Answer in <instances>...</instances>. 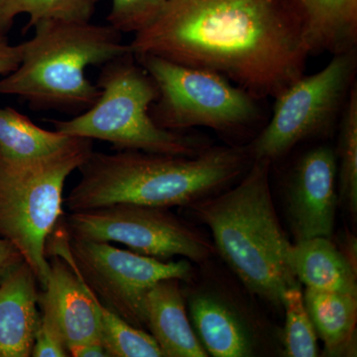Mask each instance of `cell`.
I'll return each instance as SVG.
<instances>
[{"label":"cell","mask_w":357,"mask_h":357,"mask_svg":"<svg viewBox=\"0 0 357 357\" xmlns=\"http://www.w3.org/2000/svg\"><path fill=\"white\" fill-rule=\"evenodd\" d=\"M129 47L217 73L259 100L304 76L311 56L288 0H166Z\"/></svg>","instance_id":"obj_1"},{"label":"cell","mask_w":357,"mask_h":357,"mask_svg":"<svg viewBox=\"0 0 357 357\" xmlns=\"http://www.w3.org/2000/svg\"><path fill=\"white\" fill-rule=\"evenodd\" d=\"M252 163L246 145L211 146L196 156L91 152L64 204L70 213L115 204L185 206L236 184Z\"/></svg>","instance_id":"obj_2"},{"label":"cell","mask_w":357,"mask_h":357,"mask_svg":"<svg viewBox=\"0 0 357 357\" xmlns=\"http://www.w3.org/2000/svg\"><path fill=\"white\" fill-rule=\"evenodd\" d=\"M267 160H253L232 188L185 206L211 229L215 252L249 292L282 307L288 289L300 286L288 264L292 243L282 227L270 189Z\"/></svg>","instance_id":"obj_3"},{"label":"cell","mask_w":357,"mask_h":357,"mask_svg":"<svg viewBox=\"0 0 357 357\" xmlns=\"http://www.w3.org/2000/svg\"><path fill=\"white\" fill-rule=\"evenodd\" d=\"M33 29L34 36L18 45L17 69L0 79V95L20 96L33 110L86 112L100 95L86 68L131 51L110 25L47 20Z\"/></svg>","instance_id":"obj_4"},{"label":"cell","mask_w":357,"mask_h":357,"mask_svg":"<svg viewBox=\"0 0 357 357\" xmlns=\"http://www.w3.org/2000/svg\"><path fill=\"white\" fill-rule=\"evenodd\" d=\"M95 105L69 121L51 119L55 130L112 145L115 151L196 156L211 146L208 138L167 130L150 114L158 89L132 51L102 66Z\"/></svg>","instance_id":"obj_5"},{"label":"cell","mask_w":357,"mask_h":357,"mask_svg":"<svg viewBox=\"0 0 357 357\" xmlns=\"http://www.w3.org/2000/svg\"><path fill=\"white\" fill-rule=\"evenodd\" d=\"M93 151V140L75 137L40 158L0 155V237L20 251L43 289L51 270L46 244L62 215L66 181Z\"/></svg>","instance_id":"obj_6"},{"label":"cell","mask_w":357,"mask_h":357,"mask_svg":"<svg viewBox=\"0 0 357 357\" xmlns=\"http://www.w3.org/2000/svg\"><path fill=\"white\" fill-rule=\"evenodd\" d=\"M134 57L158 89L150 114L160 128L177 132L206 128L236 135L261 121L260 100L222 75L150 54Z\"/></svg>","instance_id":"obj_7"},{"label":"cell","mask_w":357,"mask_h":357,"mask_svg":"<svg viewBox=\"0 0 357 357\" xmlns=\"http://www.w3.org/2000/svg\"><path fill=\"white\" fill-rule=\"evenodd\" d=\"M356 48L333 54L323 70L302 76L274 98L271 119L248 147L253 160L273 164L296 145L328 135L356 84Z\"/></svg>","instance_id":"obj_8"},{"label":"cell","mask_w":357,"mask_h":357,"mask_svg":"<svg viewBox=\"0 0 357 357\" xmlns=\"http://www.w3.org/2000/svg\"><path fill=\"white\" fill-rule=\"evenodd\" d=\"M46 255L64 258L98 301L135 328L146 330L144 303L148 290L164 279L190 281V260L162 261L110 243L70 238L65 227Z\"/></svg>","instance_id":"obj_9"},{"label":"cell","mask_w":357,"mask_h":357,"mask_svg":"<svg viewBox=\"0 0 357 357\" xmlns=\"http://www.w3.org/2000/svg\"><path fill=\"white\" fill-rule=\"evenodd\" d=\"M64 227L70 238L121 243L162 261L182 257L204 264L217 253L210 237L194 223L158 206L115 204L70 213Z\"/></svg>","instance_id":"obj_10"},{"label":"cell","mask_w":357,"mask_h":357,"mask_svg":"<svg viewBox=\"0 0 357 357\" xmlns=\"http://www.w3.org/2000/svg\"><path fill=\"white\" fill-rule=\"evenodd\" d=\"M286 197L296 241L332 237L338 202L335 150L319 145L303 155L291 173Z\"/></svg>","instance_id":"obj_11"},{"label":"cell","mask_w":357,"mask_h":357,"mask_svg":"<svg viewBox=\"0 0 357 357\" xmlns=\"http://www.w3.org/2000/svg\"><path fill=\"white\" fill-rule=\"evenodd\" d=\"M50 266L39 306L55 319L68 351L88 342H102L100 301L64 258L52 255Z\"/></svg>","instance_id":"obj_12"},{"label":"cell","mask_w":357,"mask_h":357,"mask_svg":"<svg viewBox=\"0 0 357 357\" xmlns=\"http://www.w3.org/2000/svg\"><path fill=\"white\" fill-rule=\"evenodd\" d=\"M190 319L199 342L215 357H249L257 354L255 331L241 311L220 294L199 290L190 296Z\"/></svg>","instance_id":"obj_13"},{"label":"cell","mask_w":357,"mask_h":357,"mask_svg":"<svg viewBox=\"0 0 357 357\" xmlns=\"http://www.w3.org/2000/svg\"><path fill=\"white\" fill-rule=\"evenodd\" d=\"M37 281L24 260L0 280V357L31 356L41 319Z\"/></svg>","instance_id":"obj_14"},{"label":"cell","mask_w":357,"mask_h":357,"mask_svg":"<svg viewBox=\"0 0 357 357\" xmlns=\"http://www.w3.org/2000/svg\"><path fill=\"white\" fill-rule=\"evenodd\" d=\"M180 282L176 278L164 279L148 290L144 303L146 328L163 357L210 356L188 317Z\"/></svg>","instance_id":"obj_15"},{"label":"cell","mask_w":357,"mask_h":357,"mask_svg":"<svg viewBox=\"0 0 357 357\" xmlns=\"http://www.w3.org/2000/svg\"><path fill=\"white\" fill-rule=\"evenodd\" d=\"M304 26L310 55L357 46V0H288Z\"/></svg>","instance_id":"obj_16"},{"label":"cell","mask_w":357,"mask_h":357,"mask_svg":"<svg viewBox=\"0 0 357 357\" xmlns=\"http://www.w3.org/2000/svg\"><path fill=\"white\" fill-rule=\"evenodd\" d=\"M288 264L298 282L307 289L357 296V272L331 237H312L292 243Z\"/></svg>","instance_id":"obj_17"},{"label":"cell","mask_w":357,"mask_h":357,"mask_svg":"<svg viewBox=\"0 0 357 357\" xmlns=\"http://www.w3.org/2000/svg\"><path fill=\"white\" fill-rule=\"evenodd\" d=\"M305 305L326 356L354 352L357 296L328 291L305 290Z\"/></svg>","instance_id":"obj_18"},{"label":"cell","mask_w":357,"mask_h":357,"mask_svg":"<svg viewBox=\"0 0 357 357\" xmlns=\"http://www.w3.org/2000/svg\"><path fill=\"white\" fill-rule=\"evenodd\" d=\"M74 136L40 128L11 107L0 109V155L10 160H31L55 153Z\"/></svg>","instance_id":"obj_19"},{"label":"cell","mask_w":357,"mask_h":357,"mask_svg":"<svg viewBox=\"0 0 357 357\" xmlns=\"http://www.w3.org/2000/svg\"><path fill=\"white\" fill-rule=\"evenodd\" d=\"M98 0H0V32L6 34L14 20L27 14L29 21L22 33L47 20L89 22L95 14Z\"/></svg>","instance_id":"obj_20"},{"label":"cell","mask_w":357,"mask_h":357,"mask_svg":"<svg viewBox=\"0 0 357 357\" xmlns=\"http://www.w3.org/2000/svg\"><path fill=\"white\" fill-rule=\"evenodd\" d=\"M338 201L352 217L357 213V84L340 119L337 150Z\"/></svg>","instance_id":"obj_21"},{"label":"cell","mask_w":357,"mask_h":357,"mask_svg":"<svg viewBox=\"0 0 357 357\" xmlns=\"http://www.w3.org/2000/svg\"><path fill=\"white\" fill-rule=\"evenodd\" d=\"M100 312L102 342L109 357H163L156 340L146 331L130 325L100 302Z\"/></svg>","instance_id":"obj_22"},{"label":"cell","mask_w":357,"mask_h":357,"mask_svg":"<svg viewBox=\"0 0 357 357\" xmlns=\"http://www.w3.org/2000/svg\"><path fill=\"white\" fill-rule=\"evenodd\" d=\"M285 310L283 344L288 357L318 356V335L305 305L300 286L288 289L283 295Z\"/></svg>","instance_id":"obj_23"},{"label":"cell","mask_w":357,"mask_h":357,"mask_svg":"<svg viewBox=\"0 0 357 357\" xmlns=\"http://www.w3.org/2000/svg\"><path fill=\"white\" fill-rule=\"evenodd\" d=\"M165 3L166 0H112L107 22L121 34H135L158 17Z\"/></svg>","instance_id":"obj_24"},{"label":"cell","mask_w":357,"mask_h":357,"mask_svg":"<svg viewBox=\"0 0 357 357\" xmlns=\"http://www.w3.org/2000/svg\"><path fill=\"white\" fill-rule=\"evenodd\" d=\"M34 357H68L62 333L49 312L42 311L31 352Z\"/></svg>","instance_id":"obj_25"},{"label":"cell","mask_w":357,"mask_h":357,"mask_svg":"<svg viewBox=\"0 0 357 357\" xmlns=\"http://www.w3.org/2000/svg\"><path fill=\"white\" fill-rule=\"evenodd\" d=\"M20 51L18 45H11L6 34L0 32V75L10 74L20 64Z\"/></svg>","instance_id":"obj_26"},{"label":"cell","mask_w":357,"mask_h":357,"mask_svg":"<svg viewBox=\"0 0 357 357\" xmlns=\"http://www.w3.org/2000/svg\"><path fill=\"white\" fill-rule=\"evenodd\" d=\"M23 260L20 251L13 243L0 237V280L16 263Z\"/></svg>","instance_id":"obj_27"},{"label":"cell","mask_w":357,"mask_h":357,"mask_svg":"<svg viewBox=\"0 0 357 357\" xmlns=\"http://www.w3.org/2000/svg\"><path fill=\"white\" fill-rule=\"evenodd\" d=\"M69 356L74 357H109L102 342H88L72 347Z\"/></svg>","instance_id":"obj_28"},{"label":"cell","mask_w":357,"mask_h":357,"mask_svg":"<svg viewBox=\"0 0 357 357\" xmlns=\"http://www.w3.org/2000/svg\"><path fill=\"white\" fill-rule=\"evenodd\" d=\"M342 251V255L347 258L351 266L354 268V271L357 272V241L356 236L351 234H347L342 241V246L338 248Z\"/></svg>","instance_id":"obj_29"}]
</instances>
